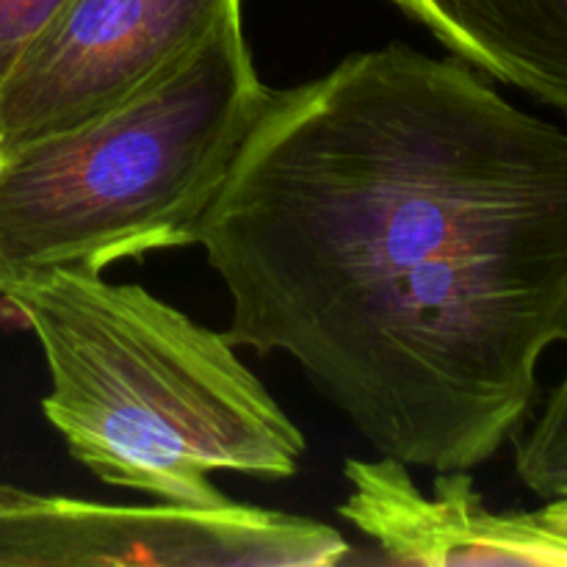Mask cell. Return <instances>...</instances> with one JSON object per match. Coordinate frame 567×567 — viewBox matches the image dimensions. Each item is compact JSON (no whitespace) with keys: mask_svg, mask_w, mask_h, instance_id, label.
<instances>
[{"mask_svg":"<svg viewBox=\"0 0 567 567\" xmlns=\"http://www.w3.org/2000/svg\"><path fill=\"white\" fill-rule=\"evenodd\" d=\"M227 341L282 352L380 452L471 471L567 343V131L402 42L275 92L199 230Z\"/></svg>","mask_w":567,"mask_h":567,"instance_id":"6da1fadb","label":"cell"},{"mask_svg":"<svg viewBox=\"0 0 567 567\" xmlns=\"http://www.w3.org/2000/svg\"><path fill=\"white\" fill-rule=\"evenodd\" d=\"M0 302L42 347L44 415L105 485L216 509L230 498L210 482L214 471L297 474L305 435L225 332L142 286L72 269L20 277Z\"/></svg>","mask_w":567,"mask_h":567,"instance_id":"7a4b0ae2","label":"cell"},{"mask_svg":"<svg viewBox=\"0 0 567 567\" xmlns=\"http://www.w3.org/2000/svg\"><path fill=\"white\" fill-rule=\"evenodd\" d=\"M233 14L205 42L97 120L0 161V269L103 275L188 247L269 103Z\"/></svg>","mask_w":567,"mask_h":567,"instance_id":"3957f363","label":"cell"},{"mask_svg":"<svg viewBox=\"0 0 567 567\" xmlns=\"http://www.w3.org/2000/svg\"><path fill=\"white\" fill-rule=\"evenodd\" d=\"M244 0H64L0 81V155L142 92Z\"/></svg>","mask_w":567,"mask_h":567,"instance_id":"277c9868","label":"cell"},{"mask_svg":"<svg viewBox=\"0 0 567 567\" xmlns=\"http://www.w3.org/2000/svg\"><path fill=\"white\" fill-rule=\"evenodd\" d=\"M347 554L332 526L236 502L111 507L33 493L0 520V567H327Z\"/></svg>","mask_w":567,"mask_h":567,"instance_id":"5b68a950","label":"cell"},{"mask_svg":"<svg viewBox=\"0 0 567 567\" xmlns=\"http://www.w3.org/2000/svg\"><path fill=\"white\" fill-rule=\"evenodd\" d=\"M343 476L349 498L338 513L396 565H567V532L546 509L491 513L468 471H435L432 496L393 457L347 460Z\"/></svg>","mask_w":567,"mask_h":567,"instance_id":"8992f818","label":"cell"},{"mask_svg":"<svg viewBox=\"0 0 567 567\" xmlns=\"http://www.w3.org/2000/svg\"><path fill=\"white\" fill-rule=\"evenodd\" d=\"M454 59L567 116V0H391Z\"/></svg>","mask_w":567,"mask_h":567,"instance_id":"52a82bcc","label":"cell"},{"mask_svg":"<svg viewBox=\"0 0 567 567\" xmlns=\"http://www.w3.org/2000/svg\"><path fill=\"white\" fill-rule=\"evenodd\" d=\"M515 474L535 496L567 498V374L515 449Z\"/></svg>","mask_w":567,"mask_h":567,"instance_id":"ba28073f","label":"cell"},{"mask_svg":"<svg viewBox=\"0 0 567 567\" xmlns=\"http://www.w3.org/2000/svg\"><path fill=\"white\" fill-rule=\"evenodd\" d=\"M64 0H0V81Z\"/></svg>","mask_w":567,"mask_h":567,"instance_id":"9c48e42d","label":"cell"},{"mask_svg":"<svg viewBox=\"0 0 567 567\" xmlns=\"http://www.w3.org/2000/svg\"><path fill=\"white\" fill-rule=\"evenodd\" d=\"M33 493L20 491V487H11V485H0V520H3L6 513H11L14 507L25 504Z\"/></svg>","mask_w":567,"mask_h":567,"instance_id":"30bf717a","label":"cell"},{"mask_svg":"<svg viewBox=\"0 0 567 567\" xmlns=\"http://www.w3.org/2000/svg\"><path fill=\"white\" fill-rule=\"evenodd\" d=\"M543 509H546L548 520H551L557 529L567 532V498H554V502H548Z\"/></svg>","mask_w":567,"mask_h":567,"instance_id":"8fae6325","label":"cell"},{"mask_svg":"<svg viewBox=\"0 0 567 567\" xmlns=\"http://www.w3.org/2000/svg\"><path fill=\"white\" fill-rule=\"evenodd\" d=\"M6 288H9V277H6V271L0 269V293H3Z\"/></svg>","mask_w":567,"mask_h":567,"instance_id":"7c38bea8","label":"cell"},{"mask_svg":"<svg viewBox=\"0 0 567 567\" xmlns=\"http://www.w3.org/2000/svg\"><path fill=\"white\" fill-rule=\"evenodd\" d=\"M0 161H3V155H0Z\"/></svg>","mask_w":567,"mask_h":567,"instance_id":"4fadbf2b","label":"cell"}]
</instances>
